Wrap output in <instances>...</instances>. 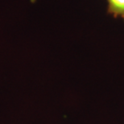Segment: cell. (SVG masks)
<instances>
[{
  "instance_id": "cell-1",
  "label": "cell",
  "mask_w": 124,
  "mask_h": 124,
  "mask_svg": "<svg viewBox=\"0 0 124 124\" xmlns=\"http://www.w3.org/2000/svg\"><path fill=\"white\" fill-rule=\"evenodd\" d=\"M107 13L114 18H121L124 20V0H106Z\"/></svg>"
}]
</instances>
